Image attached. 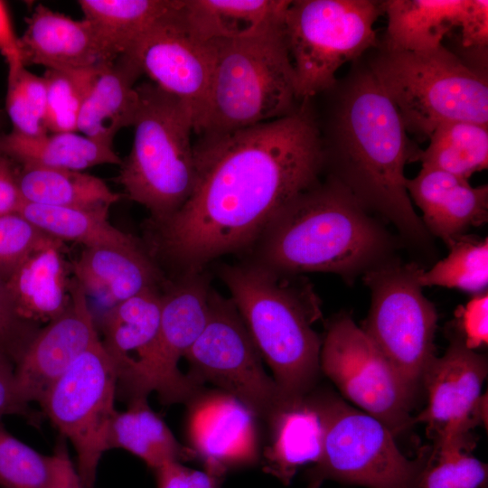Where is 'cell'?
Returning <instances> with one entry per match:
<instances>
[{
  "label": "cell",
  "instance_id": "cell-34",
  "mask_svg": "<svg viewBox=\"0 0 488 488\" xmlns=\"http://www.w3.org/2000/svg\"><path fill=\"white\" fill-rule=\"evenodd\" d=\"M448 255L430 269H423V286H443L482 293L488 284V239L461 235L447 244Z\"/></svg>",
  "mask_w": 488,
  "mask_h": 488
},
{
  "label": "cell",
  "instance_id": "cell-27",
  "mask_svg": "<svg viewBox=\"0 0 488 488\" xmlns=\"http://www.w3.org/2000/svg\"><path fill=\"white\" fill-rule=\"evenodd\" d=\"M467 0L382 1L388 26L381 45L397 51L422 52L443 45L458 28Z\"/></svg>",
  "mask_w": 488,
  "mask_h": 488
},
{
  "label": "cell",
  "instance_id": "cell-24",
  "mask_svg": "<svg viewBox=\"0 0 488 488\" xmlns=\"http://www.w3.org/2000/svg\"><path fill=\"white\" fill-rule=\"evenodd\" d=\"M70 270L63 241L49 236L5 280L18 316L40 326L60 316L70 301Z\"/></svg>",
  "mask_w": 488,
  "mask_h": 488
},
{
  "label": "cell",
  "instance_id": "cell-14",
  "mask_svg": "<svg viewBox=\"0 0 488 488\" xmlns=\"http://www.w3.org/2000/svg\"><path fill=\"white\" fill-rule=\"evenodd\" d=\"M488 373L487 358L468 348L461 334H454L441 357H435L422 380L427 402L414 418L426 425L434 449L474 446L471 429L484 421L487 398L481 395Z\"/></svg>",
  "mask_w": 488,
  "mask_h": 488
},
{
  "label": "cell",
  "instance_id": "cell-3",
  "mask_svg": "<svg viewBox=\"0 0 488 488\" xmlns=\"http://www.w3.org/2000/svg\"><path fill=\"white\" fill-rule=\"evenodd\" d=\"M255 244L253 262L279 275L329 272L346 281L390 258L393 249L389 232L330 175L290 201Z\"/></svg>",
  "mask_w": 488,
  "mask_h": 488
},
{
  "label": "cell",
  "instance_id": "cell-40",
  "mask_svg": "<svg viewBox=\"0 0 488 488\" xmlns=\"http://www.w3.org/2000/svg\"><path fill=\"white\" fill-rule=\"evenodd\" d=\"M41 328L18 316L5 282L0 277V346L12 356L15 364Z\"/></svg>",
  "mask_w": 488,
  "mask_h": 488
},
{
  "label": "cell",
  "instance_id": "cell-25",
  "mask_svg": "<svg viewBox=\"0 0 488 488\" xmlns=\"http://www.w3.org/2000/svg\"><path fill=\"white\" fill-rule=\"evenodd\" d=\"M141 75L126 53L102 64L81 107L77 130L112 146L117 133L133 126L139 104L136 83Z\"/></svg>",
  "mask_w": 488,
  "mask_h": 488
},
{
  "label": "cell",
  "instance_id": "cell-48",
  "mask_svg": "<svg viewBox=\"0 0 488 488\" xmlns=\"http://www.w3.org/2000/svg\"><path fill=\"white\" fill-rule=\"evenodd\" d=\"M322 484L323 483L319 482L311 481V482H308L306 488H321Z\"/></svg>",
  "mask_w": 488,
  "mask_h": 488
},
{
  "label": "cell",
  "instance_id": "cell-12",
  "mask_svg": "<svg viewBox=\"0 0 488 488\" xmlns=\"http://www.w3.org/2000/svg\"><path fill=\"white\" fill-rule=\"evenodd\" d=\"M320 369L344 399L381 421L395 437L415 425L417 394L350 315L340 314L328 324Z\"/></svg>",
  "mask_w": 488,
  "mask_h": 488
},
{
  "label": "cell",
  "instance_id": "cell-6",
  "mask_svg": "<svg viewBox=\"0 0 488 488\" xmlns=\"http://www.w3.org/2000/svg\"><path fill=\"white\" fill-rule=\"evenodd\" d=\"M368 66L398 109L408 133L428 139L440 125H488V81L444 45L422 52L397 51L379 42Z\"/></svg>",
  "mask_w": 488,
  "mask_h": 488
},
{
  "label": "cell",
  "instance_id": "cell-45",
  "mask_svg": "<svg viewBox=\"0 0 488 488\" xmlns=\"http://www.w3.org/2000/svg\"><path fill=\"white\" fill-rule=\"evenodd\" d=\"M50 458L51 476L47 488H85L63 436L58 439Z\"/></svg>",
  "mask_w": 488,
  "mask_h": 488
},
{
  "label": "cell",
  "instance_id": "cell-1",
  "mask_svg": "<svg viewBox=\"0 0 488 488\" xmlns=\"http://www.w3.org/2000/svg\"><path fill=\"white\" fill-rule=\"evenodd\" d=\"M303 102L293 113L244 129L201 136L196 179L170 218L146 222L151 257L180 273L255 244L277 214L324 169L317 119Z\"/></svg>",
  "mask_w": 488,
  "mask_h": 488
},
{
  "label": "cell",
  "instance_id": "cell-13",
  "mask_svg": "<svg viewBox=\"0 0 488 488\" xmlns=\"http://www.w3.org/2000/svg\"><path fill=\"white\" fill-rule=\"evenodd\" d=\"M183 359L189 365L187 375L193 381L214 385L264 421L283 397L274 379L267 374L235 305L214 289L205 327Z\"/></svg>",
  "mask_w": 488,
  "mask_h": 488
},
{
  "label": "cell",
  "instance_id": "cell-28",
  "mask_svg": "<svg viewBox=\"0 0 488 488\" xmlns=\"http://www.w3.org/2000/svg\"><path fill=\"white\" fill-rule=\"evenodd\" d=\"M0 148L22 165L83 171L95 165L122 163L112 146L77 132L47 133L32 137L12 131L0 138Z\"/></svg>",
  "mask_w": 488,
  "mask_h": 488
},
{
  "label": "cell",
  "instance_id": "cell-46",
  "mask_svg": "<svg viewBox=\"0 0 488 488\" xmlns=\"http://www.w3.org/2000/svg\"><path fill=\"white\" fill-rule=\"evenodd\" d=\"M16 174L10 157L0 149V214L18 211L23 202L17 187Z\"/></svg>",
  "mask_w": 488,
  "mask_h": 488
},
{
  "label": "cell",
  "instance_id": "cell-2",
  "mask_svg": "<svg viewBox=\"0 0 488 488\" xmlns=\"http://www.w3.org/2000/svg\"><path fill=\"white\" fill-rule=\"evenodd\" d=\"M332 92L320 130L324 168L371 213L390 221L411 246L427 250L429 232L413 208L405 166L420 150L400 115L371 71L357 64Z\"/></svg>",
  "mask_w": 488,
  "mask_h": 488
},
{
  "label": "cell",
  "instance_id": "cell-38",
  "mask_svg": "<svg viewBox=\"0 0 488 488\" xmlns=\"http://www.w3.org/2000/svg\"><path fill=\"white\" fill-rule=\"evenodd\" d=\"M51 458L12 436L0 423V487L47 488Z\"/></svg>",
  "mask_w": 488,
  "mask_h": 488
},
{
  "label": "cell",
  "instance_id": "cell-20",
  "mask_svg": "<svg viewBox=\"0 0 488 488\" xmlns=\"http://www.w3.org/2000/svg\"><path fill=\"white\" fill-rule=\"evenodd\" d=\"M333 395L316 388L302 396L283 395L265 420L267 442L260 455L265 473L289 485L301 467L319 461Z\"/></svg>",
  "mask_w": 488,
  "mask_h": 488
},
{
  "label": "cell",
  "instance_id": "cell-5",
  "mask_svg": "<svg viewBox=\"0 0 488 488\" xmlns=\"http://www.w3.org/2000/svg\"><path fill=\"white\" fill-rule=\"evenodd\" d=\"M212 67L195 134H226L296 110V76L285 22L253 34L209 42Z\"/></svg>",
  "mask_w": 488,
  "mask_h": 488
},
{
  "label": "cell",
  "instance_id": "cell-47",
  "mask_svg": "<svg viewBox=\"0 0 488 488\" xmlns=\"http://www.w3.org/2000/svg\"><path fill=\"white\" fill-rule=\"evenodd\" d=\"M0 50L7 61L20 58L17 40L14 37L9 20L3 4L0 2Z\"/></svg>",
  "mask_w": 488,
  "mask_h": 488
},
{
  "label": "cell",
  "instance_id": "cell-7",
  "mask_svg": "<svg viewBox=\"0 0 488 488\" xmlns=\"http://www.w3.org/2000/svg\"><path fill=\"white\" fill-rule=\"evenodd\" d=\"M136 90L132 147L117 182L128 199L148 210V221L159 222L177 212L193 191V119L179 99L155 83L141 82Z\"/></svg>",
  "mask_w": 488,
  "mask_h": 488
},
{
  "label": "cell",
  "instance_id": "cell-8",
  "mask_svg": "<svg viewBox=\"0 0 488 488\" xmlns=\"http://www.w3.org/2000/svg\"><path fill=\"white\" fill-rule=\"evenodd\" d=\"M382 14V1H291L285 35L299 101L332 89L344 63L379 45L374 23Z\"/></svg>",
  "mask_w": 488,
  "mask_h": 488
},
{
  "label": "cell",
  "instance_id": "cell-37",
  "mask_svg": "<svg viewBox=\"0 0 488 488\" xmlns=\"http://www.w3.org/2000/svg\"><path fill=\"white\" fill-rule=\"evenodd\" d=\"M488 465L469 451L431 448L417 488H487Z\"/></svg>",
  "mask_w": 488,
  "mask_h": 488
},
{
  "label": "cell",
  "instance_id": "cell-33",
  "mask_svg": "<svg viewBox=\"0 0 488 488\" xmlns=\"http://www.w3.org/2000/svg\"><path fill=\"white\" fill-rule=\"evenodd\" d=\"M418 161L423 168L436 169L465 180L488 166V125L451 121L438 126L429 136Z\"/></svg>",
  "mask_w": 488,
  "mask_h": 488
},
{
  "label": "cell",
  "instance_id": "cell-18",
  "mask_svg": "<svg viewBox=\"0 0 488 488\" xmlns=\"http://www.w3.org/2000/svg\"><path fill=\"white\" fill-rule=\"evenodd\" d=\"M190 448L203 470L223 480L260 459L258 418L236 398L204 388L187 403Z\"/></svg>",
  "mask_w": 488,
  "mask_h": 488
},
{
  "label": "cell",
  "instance_id": "cell-35",
  "mask_svg": "<svg viewBox=\"0 0 488 488\" xmlns=\"http://www.w3.org/2000/svg\"><path fill=\"white\" fill-rule=\"evenodd\" d=\"M101 65L82 69H46L42 77L46 84L44 124L48 132L78 131L81 107Z\"/></svg>",
  "mask_w": 488,
  "mask_h": 488
},
{
  "label": "cell",
  "instance_id": "cell-31",
  "mask_svg": "<svg viewBox=\"0 0 488 488\" xmlns=\"http://www.w3.org/2000/svg\"><path fill=\"white\" fill-rule=\"evenodd\" d=\"M179 0H80L84 18L116 57L126 53Z\"/></svg>",
  "mask_w": 488,
  "mask_h": 488
},
{
  "label": "cell",
  "instance_id": "cell-10",
  "mask_svg": "<svg viewBox=\"0 0 488 488\" xmlns=\"http://www.w3.org/2000/svg\"><path fill=\"white\" fill-rule=\"evenodd\" d=\"M430 452L424 448L408 458L381 421L333 395L322 455L306 478L364 488H417Z\"/></svg>",
  "mask_w": 488,
  "mask_h": 488
},
{
  "label": "cell",
  "instance_id": "cell-29",
  "mask_svg": "<svg viewBox=\"0 0 488 488\" xmlns=\"http://www.w3.org/2000/svg\"><path fill=\"white\" fill-rule=\"evenodd\" d=\"M109 448L124 449L140 458L152 470L162 465L195 459L194 452L182 445L165 422L150 408L147 398L134 399L117 411L112 421Z\"/></svg>",
  "mask_w": 488,
  "mask_h": 488
},
{
  "label": "cell",
  "instance_id": "cell-16",
  "mask_svg": "<svg viewBox=\"0 0 488 488\" xmlns=\"http://www.w3.org/2000/svg\"><path fill=\"white\" fill-rule=\"evenodd\" d=\"M211 289L202 269L167 278L162 288L155 393L164 405L186 404L203 389L180 371L179 361L205 327Z\"/></svg>",
  "mask_w": 488,
  "mask_h": 488
},
{
  "label": "cell",
  "instance_id": "cell-32",
  "mask_svg": "<svg viewBox=\"0 0 488 488\" xmlns=\"http://www.w3.org/2000/svg\"><path fill=\"white\" fill-rule=\"evenodd\" d=\"M109 207L74 208L23 202L18 212L47 235L84 247L129 245L138 239L114 226Z\"/></svg>",
  "mask_w": 488,
  "mask_h": 488
},
{
  "label": "cell",
  "instance_id": "cell-43",
  "mask_svg": "<svg viewBox=\"0 0 488 488\" xmlns=\"http://www.w3.org/2000/svg\"><path fill=\"white\" fill-rule=\"evenodd\" d=\"M155 472L156 488H221L222 479L180 461L162 465Z\"/></svg>",
  "mask_w": 488,
  "mask_h": 488
},
{
  "label": "cell",
  "instance_id": "cell-17",
  "mask_svg": "<svg viewBox=\"0 0 488 488\" xmlns=\"http://www.w3.org/2000/svg\"><path fill=\"white\" fill-rule=\"evenodd\" d=\"M162 288L143 291L104 314L100 341L116 372L117 396L127 403L156 390Z\"/></svg>",
  "mask_w": 488,
  "mask_h": 488
},
{
  "label": "cell",
  "instance_id": "cell-9",
  "mask_svg": "<svg viewBox=\"0 0 488 488\" xmlns=\"http://www.w3.org/2000/svg\"><path fill=\"white\" fill-rule=\"evenodd\" d=\"M423 269L389 258L363 274L371 301L361 328L416 394L436 357L437 313L423 295Z\"/></svg>",
  "mask_w": 488,
  "mask_h": 488
},
{
  "label": "cell",
  "instance_id": "cell-42",
  "mask_svg": "<svg viewBox=\"0 0 488 488\" xmlns=\"http://www.w3.org/2000/svg\"><path fill=\"white\" fill-rule=\"evenodd\" d=\"M461 45L487 66L488 1L467 0L459 27Z\"/></svg>",
  "mask_w": 488,
  "mask_h": 488
},
{
  "label": "cell",
  "instance_id": "cell-21",
  "mask_svg": "<svg viewBox=\"0 0 488 488\" xmlns=\"http://www.w3.org/2000/svg\"><path fill=\"white\" fill-rule=\"evenodd\" d=\"M27 27L17 40L23 64L46 69H82L115 60L92 24L73 20L39 4L25 20Z\"/></svg>",
  "mask_w": 488,
  "mask_h": 488
},
{
  "label": "cell",
  "instance_id": "cell-44",
  "mask_svg": "<svg viewBox=\"0 0 488 488\" xmlns=\"http://www.w3.org/2000/svg\"><path fill=\"white\" fill-rule=\"evenodd\" d=\"M463 339L465 345L474 350L486 345L488 341V295L487 292L475 295L460 310Z\"/></svg>",
  "mask_w": 488,
  "mask_h": 488
},
{
  "label": "cell",
  "instance_id": "cell-4",
  "mask_svg": "<svg viewBox=\"0 0 488 488\" xmlns=\"http://www.w3.org/2000/svg\"><path fill=\"white\" fill-rule=\"evenodd\" d=\"M219 274L282 394L314 389L322 339L312 325L321 310L311 287L253 261L223 265Z\"/></svg>",
  "mask_w": 488,
  "mask_h": 488
},
{
  "label": "cell",
  "instance_id": "cell-15",
  "mask_svg": "<svg viewBox=\"0 0 488 488\" xmlns=\"http://www.w3.org/2000/svg\"><path fill=\"white\" fill-rule=\"evenodd\" d=\"M182 0L126 52L160 89L191 111L193 131L202 117L212 67L211 43L190 33L181 14Z\"/></svg>",
  "mask_w": 488,
  "mask_h": 488
},
{
  "label": "cell",
  "instance_id": "cell-41",
  "mask_svg": "<svg viewBox=\"0 0 488 488\" xmlns=\"http://www.w3.org/2000/svg\"><path fill=\"white\" fill-rule=\"evenodd\" d=\"M6 415L21 416L33 426H39L44 417L22 399L15 378V362L0 346V419Z\"/></svg>",
  "mask_w": 488,
  "mask_h": 488
},
{
  "label": "cell",
  "instance_id": "cell-26",
  "mask_svg": "<svg viewBox=\"0 0 488 488\" xmlns=\"http://www.w3.org/2000/svg\"><path fill=\"white\" fill-rule=\"evenodd\" d=\"M290 0H182L191 33L208 42L253 34L285 22Z\"/></svg>",
  "mask_w": 488,
  "mask_h": 488
},
{
  "label": "cell",
  "instance_id": "cell-23",
  "mask_svg": "<svg viewBox=\"0 0 488 488\" xmlns=\"http://www.w3.org/2000/svg\"><path fill=\"white\" fill-rule=\"evenodd\" d=\"M406 187L427 230L446 244L488 220L487 184L474 187L468 180L421 167L414 178H407Z\"/></svg>",
  "mask_w": 488,
  "mask_h": 488
},
{
  "label": "cell",
  "instance_id": "cell-22",
  "mask_svg": "<svg viewBox=\"0 0 488 488\" xmlns=\"http://www.w3.org/2000/svg\"><path fill=\"white\" fill-rule=\"evenodd\" d=\"M74 278L107 310L167 278L142 241L129 245L84 247L70 265Z\"/></svg>",
  "mask_w": 488,
  "mask_h": 488
},
{
  "label": "cell",
  "instance_id": "cell-36",
  "mask_svg": "<svg viewBox=\"0 0 488 488\" xmlns=\"http://www.w3.org/2000/svg\"><path fill=\"white\" fill-rule=\"evenodd\" d=\"M8 64L6 110L13 131L32 137L49 133L44 124L47 94L43 77L27 70L19 58Z\"/></svg>",
  "mask_w": 488,
  "mask_h": 488
},
{
  "label": "cell",
  "instance_id": "cell-11",
  "mask_svg": "<svg viewBox=\"0 0 488 488\" xmlns=\"http://www.w3.org/2000/svg\"><path fill=\"white\" fill-rule=\"evenodd\" d=\"M117 377L100 338L52 386L40 403L42 412L69 440L85 488H95L97 471L117 410Z\"/></svg>",
  "mask_w": 488,
  "mask_h": 488
},
{
  "label": "cell",
  "instance_id": "cell-30",
  "mask_svg": "<svg viewBox=\"0 0 488 488\" xmlns=\"http://www.w3.org/2000/svg\"><path fill=\"white\" fill-rule=\"evenodd\" d=\"M16 183L23 202L41 205L110 207L122 197L100 178L82 171L22 165Z\"/></svg>",
  "mask_w": 488,
  "mask_h": 488
},
{
  "label": "cell",
  "instance_id": "cell-19",
  "mask_svg": "<svg viewBox=\"0 0 488 488\" xmlns=\"http://www.w3.org/2000/svg\"><path fill=\"white\" fill-rule=\"evenodd\" d=\"M66 310L39 330L15 364L22 399L40 404L52 386L99 339L88 297L71 277Z\"/></svg>",
  "mask_w": 488,
  "mask_h": 488
},
{
  "label": "cell",
  "instance_id": "cell-39",
  "mask_svg": "<svg viewBox=\"0 0 488 488\" xmlns=\"http://www.w3.org/2000/svg\"><path fill=\"white\" fill-rule=\"evenodd\" d=\"M48 237L18 211L0 214V277L5 282Z\"/></svg>",
  "mask_w": 488,
  "mask_h": 488
}]
</instances>
